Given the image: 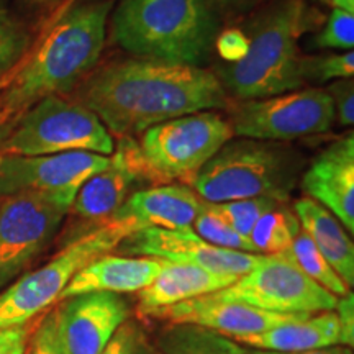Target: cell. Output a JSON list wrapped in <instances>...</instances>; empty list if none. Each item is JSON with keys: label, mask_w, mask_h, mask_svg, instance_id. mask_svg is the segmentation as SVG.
<instances>
[{"label": "cell", "mask_w": 354, "mask_h": 354, "mask_svg": "<svg viewBox=\"0 0 354 354\" xmlns=\"http://www.w3.org/2000/svg\"><path fill=\"white\" fill-rule=\"evenodd\" d=\"M328 92L335 110V120L339 125L353 127L354 123V82L353 79L335 81L325 88Z\"/></svg>", "instance_id": "4dcf8cb0"}, {"label": "cell", "mask_w": 354, "mask_h": 354, "mask_svg": "<svg viewBox=\"0 0 354 354\" xmlns=\"http://www.w3.org/2000/svg\"><path fill=\"white\" fill-rule=\"evenodd\" d=\"M140 183H148V177L138 143L133 138H120L112 156H109V165L82 184L71 209L81 218L105 223Z\"/></svg>", "instance_id": "2e32d148"}, {"label": "cell", "mask_w": 354, "mask_h": 354, "mask_svg": "<svg viewBox=\"0 0 354 354\" xmlns=\"http://www.w3.org/2000/svg\"><path fill=\"white\" fill-rule=\"evenodd\" d=\"M13 127H15V123H13V122H6V120H2V118H0V146H2L3 141L7 140V136L10 135Z\"/></svg>", "instance_id": "60d3db41"}, {"label": "cell", "mask_w": 354, "mask_h": 354, "mask_svg": "<svg viewBox=\"0 0 354 354\" xmlns=\"http://www.w3.org/2000/svg\"><path fill=\"white\" fill-rule=\"evenodd\" d=\"M234 342L253 349L277 353H300L338 346L339 322L333 312H323L302 320L274 326L263 333L234 336Z\"/></svg>", "instance_id": "44dd1931"}, {"label": "cell", "mask_w": 354, "mask_h": 354, "mask_svg": "<svg viewBox=\"0 0 354 354\" xmlns=\"http://www.w3.org/2000/svg\"><path fill=\"white\" fill-rule=\"evenodd\" d=\"M317 48L353 51L354 48V13L333 8L325 28L317 35Z\"/></svg>", "instance_id": "f546056e"}, {"label": "cell", "mask_w": 354, "mask_h": 354, "mask_svg": "<svg viewBox=\"0 0 354 354\" xmlns=\"http://www.w3.org/2000/svg\"><path fill=\"white\" fill-rule=\"evenodd\" d=\"M30 354H63L55 339L50 317L44 318L41 325H39L37 335L33 336L32 351H30Z\"/></svg>", "instance_id": "d590c367"}, {"label": "cell", "mask_w": 354, "mask_h": 354, "mask_svg": "<svg viewBox=\"0 0 354 354\" xmlns=\"http://www.w3.org/2000/svg\"><path fill=\"white\" fill-rule=\"evenodd\" d=\"M216 51L225 63L233 64L243 59L250 48V38L238 28H230L221 32L215 39Z\"/></svg>", "instance_id": "1f68e13d"}, {"label": "cell", "mask_w": 354, "mask_h": 354, "mask_svg": "<svg viewBox=\"0 0 354 354\" xmlns=\"http://www.w3.org/2000/svg\"><path fill=\"white\" fill-rule=\"evenodd\" d=\"M68 212L55 198L33 192L0 201V292L46 250Z\"/></svg>", "instance_id": "8fae6325"}, {"label": "cell", "mask_w": 354, "mask_h": 354, "mask_svg": "<svg viewBox=\"0 0 354 354\" xmlns=\"http://www.w3.org/2000/svg\"><path fill=\"white\" fill-rule=\"evenodd\" d=\"M335 110L325 88H297L266 99L243 100L233 110V135L263 141H290L328 131Z\"/></svg>", "instance_id": "30bf717a"}, {"label": "cell", "mask_w": 354, "mask_h": 354, "mask_svg": "<svg viewBox=\"0 0 354 354\" xmlns=\"http://www.w3.org/2000/svg\"><path fill=\"white\" fill-rule=\"evenodd\" d=\"M233 136L230 122L215 112L184 115L148 128L138 145L148 183H192Z\"/></svg>", "instance_id": "ba28073f"}, {"label": "cell", "mask_w": 354, "mask_h": 354, "mask_svg": "<svg viewBox=\"0 0 354 354\" xmlns=\"http://www.w3.org/2000/svg\"><path fill=\"white\" fill-rule=\"evenodd\" d=\"M30 2H37V3H41V2H46V0H30Z\"/></svg>", "instance_id": "7bdbcfd3"}, {"label": "cell", "mask_w": 354, "mask_h": 354, "mask_svg": "<svg viewBox=\"0 0 354 354\" xmlns=\"http://www.w3.org/2000/svg\"><path fill=\"white\" fill-rule=\"evenodd\" d=\"M304 0H279L256 21L243 59L223 64L218 81L240 100H256L297 91L305 84L299 37L305 32Z\"/></svg>", "instance_id": "277c9868"}, {"label": "cell", "mask_w": 354, "mask_h": 354, "mask_svg": "<svg viewBox=\"0 0 354 354\" xmlns=\"http://www.w3.org/2000/svg\"><path fill=\"white\" fill-rule=\"evenodd\" d=\"M274 198L269 197H251L241 198V201H232L223 203H209L210 209L220 215L234 232L240 233L241 236L250 238L251 230L258 223V220L266 212H269L277 205Z\"/></svg>", "instance_id": "484cf974"}, {"label": "cell", "mask_w": 354, "mask_h": 354, "mask_svg": "<svg viewBox=\"0 0 354 354\" xmlns=\"http://www.w3.org/2000/svg\"><path fill=\"white\" fill-rule=\"evenodd\" d=\"M210 6H221V7H230V8H238V7H246L250 3L258 2V0H209Z\"/></svg>", "instance_id": "74e56055"}, {"label": "cell", "mask_w": 354, "mask_h": 354, "mask_svg": "<svg viewBox=\"0 0 354 354\" xmlns=\"http://www.w3.org/2000/svg\"><path fill=\"white\" fill-rule=\"evenodd\" d=\"M79 99L118 138L228 104L227 91L212 71L140 57L100 68L84 82Z\"/></svg>", "instance_id": "6da1fadb"}, {"label": "cell", "mask_w": 354, "mask_h": 354, "mask_svg": "<svg viewBox=\"0 0 354 354\" xmlns=\"http://www.w3.org/2000/svg\"><path fill=\"white\" fill-rule=\"evenodd\" d=\"M6 2L7 0H0V10H3V8H6Z\"/></svg>", "instance_id": "b9f144b4"}, {"label": "cell", "mask_w": 354, "mask_h": 354, "mask_svg": "<svg viewBox=\"0 0 354 354\" xmlns=\"http://www.w3.org/2000/svg\"><path fill=\"white\" fill-rule=\"evenodd\" d=\"M130 317V305L118 294L91 292L66 299L53 312L55 339L63 354H102Z\"/></svg>", "instance_id": "4fadbf2b"}, {"label": "cell", "mask_w": 354, "mask_h": 354, "mask_svg": "<svg viewBox=\"0 0 354 354\" xmlns=\"http://www.w3.org/2000/svg\"><path fill=\"white\" fill-rule=\"evenodd\" d=\"M335 313L339 322V346H354V295L353 292L339 297Z\"/></svg>", "instance_id": "d6a6232c"}, {"label": "cell", "mask_w": 354, "mask_h": 354, "mask_svg": "<svg viewBox=\"0 0 354 354\" xmlns=\"http://www.w3.org/2000/svg\"><path fill=\"white\" fill-rule=\"evenodd\" d=\"M30 46V35L19 19L0 10V84L24 59Z\"/></svg>", "instance_id": "83f0119b"}, {"label": "cell", "mask_w": 354, "mask_h": 354, "mask_svg": "<svg viewBox=\"0 0 354 354\" xmlns=\"http://www.w3.org/2000/svg\"><path fill=\"white\" fill-rule=\"evenodd\" d=\"M161 354H248L228 336L194 325H171L158 336Z\"/></svg>", "instance_id": "603a6c76"}, {"label": "cell", "mask_w": 354, "mask_h": 354, "mask_svg": "<svg viewBox=\"0 0 354 354\" xmlns=\"http://www.w3.org/2000/svg\"><path fill=\"white\" fill-rule=\"evenodd\" d=\"M300 230L295 212L277 203L258 220L251 230L250 241L258 254H277L292 245Z\"/></svg>", "instance_id": "cb8c5ba5"}, {"label": "cell", "mask_w": 354, "mask_h": 354, "mask_svg": "<svg viewBox=\"0 0 354 354\" xmlns=\"http://www.w3.org/2000/svg\"><path fill=\"white\" fill-rule=\"evenodd\" d=\"M209 0H120L112 26L115 41L140 59L202 68L218 37Z\"/></svg>", "instance_id": "3957f363"}, {"label": "cell", "mask_w": 354, "mask_h": 354, "mask_svg": "<svg viewBox=\"0 0 354 354\" xmlns=\"http://www.w3.org/2000/svg\"><path fill=\"white\" fill-rule=\"evenodd\" d=\"M167 261L146 256L104 254L91 261L71 279L59 300L91 292L131 294L148 287L166 268Z\"/></svg>", "instance_id": "d6986e66"}, {"label": "cell", "mask_w": 354, "mask_h": 354, "mask_svg": "<svg viewBox=\"0 0 354 354\" xmlns=\"http://www.w3.org/2000/svg\"><path fill=\"white\" fill-rule=\"evenodd\" d=\"M112 133L94 112L61 95L46 97L26 110L0 146L3 156H48L87 151L110 156Z\"/></svg>", "instance_id": "52a82bcc"}, {"label": "cell", "mask_w": 354, "mask_h": 354, "mask_svg": "<svg viewBox=\"0 0 354 354\" xmlns=\"http://www.w3.org/2000/svg\"><path fill=\"white\" fill-rule=\"evenodd\" d=\"M149 317L165 320L169 325H194L216 331V333L234 338V336L256 335L271 330L284 323L302 320L312 315L307 313H284L266 312V310L250 307V305L215 299L214 295L190 299L171 307L156 310Z\"/></svg>", "instance_id": "9a60e30c"}, {"label": "cell", "mask_w": 354, "mask_h": 354, "mask_svg": "<svg viewBox=\"0 0 354 354\" xmlns=\"http://www.w3.org/2000/svg\"><path fill=\"white\" fill-rule=\"evenodd\" d=\"M113 0L69 10L0 91V118L15 123L39 100L76 87L99 63Z\"/></svg>", "instance_id": "7a4b0ae2"}, {"label": "cell", "mask_w": 354, "mask_h": 354, "mask_svg": "<svg viewBox=\"0 0 354 354\" xmlns=\"http://www.w3.org/2000/svg\"><path fill=\"white\" fill-rule=\"evenodd\" d=\"M328 3L339 10L354 13V0H328Z\"/></svg>", "instance_id": "ab89813d"}, {"label": "cell", "mask_w": 354, "mask_h": 354, "mask_svg": "<svg viewBox=\"0 0 354 354\" xmlns=\"http://www.w3.org/2000/svg\"><path fill=\"white\" fill-rule=\"evenodd\" d=\"M210 295L284 315L333 312L338 302L336 295L305 276L286 251L264 254L263 259L250 272L238 277L234 284Z\"/></svg>", "instance_id": "9c48e42d"}, {"label": "cell", "mask_w": 354, "mask_h": 354, "mask_svg": "<svg viewBox=\"0 0 354 354\" xmlns=\"http://www.w3.org/2000/svg\"><path fill=\"white\" fill-rule=\"evenodd\" d=\"M320 2H323V3H328V0H320Z\"/></svg>", "instance_id": "f6af8a7d"}, {"label": "cell", "mask_w": 354, "mask_h": 354, "mask_svg": "<svg viewBox=\"0 0 354 354\" xmlns=\"http://www.w3.org/2000/svg\"><path fill=\"white\" fill-rule=\"evenodd\" d=\"M138 230L128 220L110 218L69 243L50 263L20 276L0 292V328L26 325L43 313L59 300L71 279L84 266L117 250L125 238Z\"/></svg>", "instance_id": "8992f818"}, {"label": "cell", "mask_w": 354, "mask_h": 354, "mask_svg": "<svg viewBox=\"0 0 354 354\" xmlns=\"http://www.w3.org/2000/svg\"><path fill=\"white\" fill-rule=\"evenodd\" d=\"M236 281V276L218 274L198 266L167 263L151 284L140 290V312L149 315L185 300L215 294Z\"/></svg>", "instance_id": "ffe728a7"}, {"label": "cell", "mask_w": 354, "mask_h": 354, "mask_svg": "<svg viewBox=\"0 0 354 354\" xmlns=\"http://www.w3.org/2000/svg\"><path fill=\"white\" fill-rule=\"evenodd\" d=\"M304 81H342L354 76V53L343 51L335 55L304 57L302 59Z\"/></svg>", "instance_id": "f1b7e54d"}, {"label": "cell", "mask_w": 354, "mask_h": 354, "mask_svg": "<svg viewBox=\"0 0 354 354\" xmlns=\"http://www.w3.org/2000/svg\"><path fill=\"white\" fill-rule=\"evenodd\" d=\"M117 250L127 256H146L174 264H192L236 277L250 272L264 256L212 246L192 228H141L125 238Z\"/></svg>", "instance_id": "5bb4252c"}, {"label": "cell", "mask_w": 354, "mask_h": 354, "mask_svg": "<svg viewBox=\"0 0 354 354\" xmlns=\"http://www.w3.org/2000/svg\"><path fill=\"white\" fill-rule=\"evenodd\" d=\"M308 198L325 207L344 230L354 232V136L336 140L300 176Z\"/></svg>", "instance_id": "e0dca14e"}, {"label": "cell", "mask_w": 354, "mask_h": 354, "mask_svg": "<svg viewBox=\"0 0 354 354\" xmlns=\"http://www.w3.org/2000/svg\"><path fill=\"white\" fill-rule=\"evenodd\" d=\"M286 254L294 261V264L305 276H308L313 282H317L318 286H322L323 289L328 290L338 299L351 292V287H348L346 282L336 274L335 269L328 264V261L323 258L320 251L307 236V233L302 230H300L297 238L292 241V245L287 248Z\"/></svg>", "instance_id": "d4e9b609"}, {"label": "cell", "mask_w": 354, "mask_h": 354, "mask_svg": "<svg viewBox=\"0 0 354 354\" xmlns=\"http://www.w3.org/2000/svg\"><path fill=\"white\" fill-rule=\"evenodd\" d=\"M135 354H161V353H159L156 348L149 346L148 342H145L143 336L140 335V339H138V343H136V348H135Z\"/></svg>", "instance_id": "f35d334b"}, {"label": "cell", "mask_w": 354, "mask_h": 354, "mask_svg": "<svg viewBox=\"0 0 354 354\" xmlns=\"http://www.w3.org/2000/svg\"><path fill=\"white\" fill-rule=\"evenodd\" d=\"M192 230L203 241H207L212 246L221 248V250L258 254L254 251V246L251 245L250 238L241 236L240 233L234 232L227 221L210 209L209 203H207V207L203 209L202 214L197 216L196 221H194Z\"/></svg>", "instance_id": "4316f807"}, {"label": "cell", "mask_w": 354, "mask_h": 354, "mask_svg": "<svg viewBox=\"0 0 354 354\" xmlns=\"http://www.w3.org/2000/svg\"><path fill=\"white\" fill-rule=\"evenodd\" d=\"M30 342L26 325L0 328V354H25Z\"/></svg>", "instance_id": "836d02e7"}, {"label": "cell", "mask_w": 354, "mask_h": 354, "mask_svg": "<svg viewBox=\"0 0 354 354\" xmlns=\"http://www.w3.org/2000/svg\"><path fill=\"white\" fill-rule=\"evenodd\" d=\"M294 212L302 232L307 233L317 250L346 282V286L353 287L354 246L343 225L325 207L308 197L299 198L294 205Z\"/></svg>", "instance_id": "7402d4cb"}, {"label": "cell", "mask_w": 354, "mask_h": 354, "mask_svg": "<svg viewBox=\"0 0 354 354\" xmlns=\"http://www.w3.org/2000/svg\"><path fill=\"white\" fill-rule=\"evenodd\" d=\"M2 159H3V154H0V166H2Z\"/></svg>", "instance_id": "ee69618b"}, {"label": "cell", "mask_w": 354, "mask_h": 354, "mask_svg": "<svg viewBox=\"0 0 354 354\" xmlns=\"http://www.w3.org/2000/svg\"><path fill=\"white\" fill-rule=\"evenodd\" d=\"M140 330L133 323H123L112 342L107 344L102 354H135L136 343L140 339Z\"/></svg>", "instance_id": "e575fe53"}, {"label": "cell", "mask_w": 354, "mask_h": 354, "mask_svg": "<svg viewBox=\"0 0 354 354\" xmlns=\"http://www.w3.org/2000/svg\"><path fill=\"white\" fill-rule=\"evenodd\" d=\"M248 354H353L351 348L346 346H331L323 349H313V351H300V353H277V351H264V349H251Z\"/></svg>", "instance_id": "8d00e7d4"}, {"label": "cell", "mask_w": 354, "mask_h": 354, "mask_svg": "<svg viewBox=\"0 0 354 354\" xmlns=\"http://www.w3.org/2000/svg\"><path fill=\"white\" fill-rule=\"evenodd\" d=\"M205 207L207 202L189 185L162 184L131 194L112 218L128 220L140 230L148 227L184 230L192 228Z\"/></svg>", "instance_id": "ac0fdd59"}, {"label": "cell", "mask_w": 354, "mask_h": 354, "mask_svg": "<svg viewBox=\"0 0 354 354\" xmlns=\"http://www.w3.org/2000/svg\"><path fill=\"white\" fill-rule=\"evenodd\" d=\"M304 158L279 141L230 140L194 177V192L207 203L251 197L286 202L302 176Z\"/></svg>", "instance_id": "5b68a950"}, {"label": "cell", "mask_w": 354, "mask_h": 354, "mask_svg": "<svg viewBox=\"0 0 354 354\" xmlns=\"http://www.w3.org/2000/svg\"><path fill=\"white\" fill-rule=\"evenodd\" d=\"M107 165L109 156L87 151L3 156L0 166V197L20 192L41 194L71 210L82 184Z\"/></svg>", "instance_id": "7c38bea8"}]
</instances>
